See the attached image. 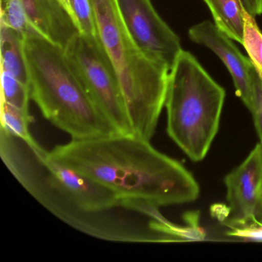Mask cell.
<instances>
[{
  "label": "cell",
  "mask_w": 262,
  "mask_h": 262,
  "mask_svg": "<svg viewBox=\"0 0 262 262\" xmlns=\"http://www.w3.org/2000/svg\"><path fill=\"white\" fill-rule=\"evenodd\" d=\"M0 156L38 202L78 231L108 242H159L149 222L129 217L139 212L125 208L113 190L56 162L34 139L1 128Z\"/></svg>",
  "instance_id": "cell-1"
},
{
  "label": "cell",
  "mask_w": 262,
  "mask_h": 262,
  "mask_svg": "<svg viewBox=\"0 0 262 262\" xmlns=\"http://www.w3.org/2000/svg\"><path fill=\"white\" fill-rule=\"evenodd\" d=\"M50 155L113 190L123 206L145 202L159 208L199 197L197 182L182 164L134 135L71 140L55 147Z\"/></svg>",
  "instance_id": "cell-2"
},
{
  "label": "cell",
  "mask_w": 262,
  "mask_h": 262,
  "mask_svg": "<svg viewBox=\"0 0 262 262\" xmlns=\"http://www.w3.org/2000/svg\"><path fill=\"white\" fill-rule=\"evenodd\" d=\"M24 45L30 97L47 120L72 140L119 134L95 105L63 49L36 31L24 38Z\"/></svg>",
  "instance_id": "cell-3"
},
{
  "label": "cell",
  "mask_w": 262,
  "mask_h": 262,
  "mask_svg": "<svg viewBox=\"0 0 262 262\" xmlns=\"http://www.w3.org/2000/svg\"><path fill=\"white\" fill-rule=\"evenodd\" d=\"M102 46L119 81L133 135L151 140L165 106L170 70L148 59L132 38L117 0H90Z\"/></svg>",
  "instance_id": "cell-4"
},
{
  "label": "cell",
  "mask_w": 262,
  "mask_h": 262,
  "mask_svg": "<svg viewBox=\"0 0 262 262\" xmlns=\"http://www.w3.org/2000/svg\"><path fill=\"white\" fill-rule=\"evenodd\" d=\"M225 91L191 53L182 50L168 76L167 133L194 162L205 159L217 134Z\"/></svg>",
  "instance_id": "cell-5"
},
{
  "label": "cell",
  "mask_w": 262,
  "mask_h": 262,
  "mask_svg": "<svg viewBox=\"0 0 262 262\" xmlns=\"http://www.w3.org/2000/svg\"><path fill=\"white\" fill-rule=\"evenodd\" d=\"M64 52L104 117L119 134L133 135L119 81L98 39L79 33Z\"/></svg>",
  "instance_id": "cell-6"
},
{
  "label": "cell",
  "mask_w": 262,
  "mask_h": 262,
  "mask_svg": "<svg viewBox=\"0 0 262 262\" xmlns=\"http://www.w3.org/2000/svg\"><path fill=\"white\" fill-rule=\"evenodd\" d=\"M124 23L145 56L171 70L182 51L179 36L159 16L151 0H117Z\"/></svg>",
  "instance_id": "cell-7"
},
{
  "label": "cell",
  "mask_w": 262,
  "mask_h": 262,
  "mask_svg": "<svg viewBox=\"0 0 262 262\" xmlns=\"http://www.w3.org/2000/svg\"><path fill=\"white\" fill-rule=\"evenodd\" d=\"M229 221L234 225L257 222L262 213V145L225 177Z\"/></svg>",
  "instance_id": "cell-8"
},
{
  "label": "cell",
  "mask_w": 262,
  "mask_h": 262,
  "mask_svg": "<svg viewBox=\"0 0 262 262\" xmlns=\"http://www.w3.org/2000/svg\"><path fill=\"white\" fill-rule=\"evenodd\" d=\"M190 39L210 49L225 64L232 77L236 94L247 108L251 110L253 101L252 72L254 65L233 43L232 39L221 31L214 23L203 21L188 30Z\"/></svg>",
  "instance_id": "cell-9"
},
{
  "label": "cell",
  "mask_w": 262,
  "mask_h": 262,
  "mask_svg": "<svg viewBox=\"0 0 262 262\" xmlns=\"http://www.w3.org/2000/svg\"><path fill=\"white\" fill-rule=\"evenodd\" d=\"M33 30L47 40L65 50L79 34V29L59 0H23Z\"/></svg>",
  "instance_id": "cell-10"
},
{
  "label": "cell",
  "mask_w": 262,
  "mask_h": 262,
  "mask_svg": "<svg viewBox=\"0 0 262 262\" xmlns=\"http://www.w3.org/2000/svg\"><path fill=\"white\" fill-rule=\"evenodd\" d=\"M1 70L29 85V74L24 53V37L0 19Z\"/></svg>",
  "instance_id": "cell-11"
},
{
  "label": "cell",
  "mask_w": 262,
  "mask_h": 262,
  "mask_svg": "<svg viewBox=\"0 0 262 262\" xmlns=\"http://www.w3.org/2000/svg\"><path fill=\"white\" fill-rule=\"evenodd\" d=\"M216 27L232 40L243 42L245 13L242 0H204Z\"/></svg>",
  "instance_id": "cell-12"
},
{
  "label": "cell",
  "mask_w": 262,
  "mask_h": 262,
  "mask_svg": "<svg viewBox=\"0 0 262 262\" xmlns=\"http://www.w3.org/2000/svg\"><path fill=\"white\" fill-rule=\"evenodd\" d=\"M33 119L30 112L24 111L5 102H1V128L26 140H32L30 124Z\"/></svg>",
  "instance_id": "cell-13"
},
{
  "label": "cell",
  "mask_w": 262,
  "mask_h": 262,
  "mask_svg": "<svg viewBox=\"0 0 262 262\" xmlns=\"http://www.w3.org/2000/svg\"><path fill=\"white\" fill-rule=\"evenodd\" d=\"M30 86L5 70H1V102L29 111Z\"/></svg>",
  "instance_id": "cell-14"
},
{
  "label": "cell",
  "mask_w": 262,
  "mask_h": 262,
  "mask_svg": "<svg viewBox=\"0 0 262 262\" xmlns=\"http://www.w3.org/2000/svg\"><path fill=\"white\" fill-rule=\"evenodd\" d=\"M242 45L262 82V33L254 17L247 11L245 13V31Z\"/></svg>",
  "instance_id": "cell-15"
},
{
  "label": "cell",
  "mask_w": 262,
  "mask_h": 262,
  "mask_svg": "<svg viewBox=\"0 0 262 262\" xmlns=\"http://www.w3.org/2000/svg\"><path fill=\"white\" fill-rule=\"evenodd\" d=\"M1 20L24 38L28 33L36 31L29 23L23 0H5V4L1 8Z\"/></svg>",
  "instance_id": "cell-16"
},
{
  "label": "cell",
  "mask_w": 262,
  "mask_h": 262,
  "mask_svg": "<svg viewBox=\"0 0 262 262\" xmlns=\"http://www.w3.org/2000/svg\"><path fill=\"white\" fill-rule=\"evenodd\" d=\"M72 9L79 33L92 39H98L94 13L90 0H71Z\"/></svg>",
  "instance_id": "cell-17"
},
{
  "label": "cell",
  "mask_w": 262,
  "mask_h": 262,
  "mask_svg": "<svg viewBox=\"0 0 262 262\" xmlns=\"http://www.w3.org/2000/svg\"><path fill=\"white\" fill-rule=\"evenodd\" d=\"M253 101L251 113L254 118V125L262 145V82L256 72H252Z\"/></svg>",
  "instance_id": "cell-18"
},
{
  "label": "cell",
  "mask_w": 262,
  "mask_h": 262,
  "mask_svg": "<svg viewBox=\"0 0 262 262\" xmlns=\"http://www.w3.org/2000/svg\"><path fill=\"white\" fill-rule=\"evenodd\" d=\"M245 10L253 17L262 15V0H242Z\"/></svg>",
  "instance_id": "cell-19"
},
{
  "label": "cell",
  "mask_w": 262,
  "mask_h": 262,
  "mask_svg": "<svg viewBox=\"0 0 262 262\" xmlns=\"http://www.w3.org/2000/svg\"><path fill=\"white\" fill-rule=\"evenodd\" d=\"M59 1H60L61 4H62V6H63V7H65L66 10H67V12H68L69 14L70 15V16H71L72 17V19H73V20L74 21L75 24H76V27H77V24H76V19H75L74 13H73V9H72L71 0H59Z\"/></svg>",
  "instance_id": "cell-20"
}]
</instances>
